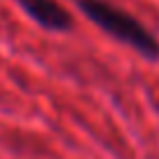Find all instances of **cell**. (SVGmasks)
<instances>
[{
    "mask_svg": "<svg viewBox=\"0 0 159 159\" xmlns=\"http://www.w3.org/2000/svg\"><path fill=\"white\" fill-rule=\"evenodd\" d=\"M75 5L94 26L112 35L117 42L136 49L145 59H159V38L143 26L131 12L112 5L110 0H75Z\"/></svg>",
    "mask_w": 159,
    "mask_h": 159,
    "instance_id": "1",
    "label": "cell"
},
{
    "mask_svg": "<svg viewBox=\"0 0 159 159\" xmlns=\"http://www.w3.org/2000/svg\"><path fill=\"white\" fill-rule=\"evenodd\" d=\"M21 10L49 33H68L73 30V14L61 5L59 0H19Z\"/></svg>",
    "mask_w": 159,
    "mask_h": 159,
    "instance_id": "2",
    "label": "cell"
}]
</instances>
